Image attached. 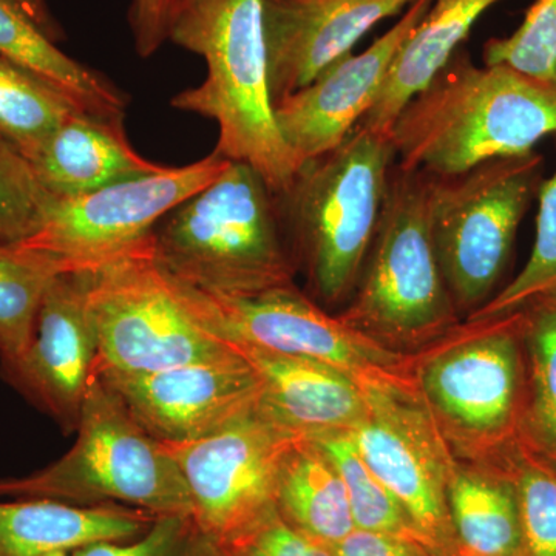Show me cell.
I'll use <instances>...</instances> for the list:
<instances>
[{"mask_svg": "<svg viewBox=\"0 0 556 556\" xmlns=\"http://www.w3.org/2000/svg\"><path fill=\"white\" fill-rule=\"evenodd\" d=\"M525 311L527 402L522 438L556 463V291Z\"/></svg>", "mask_w": 556, "mask_h": 556, "instance_id": "484cf974", "label": "cell"}, {"mask_svg": "<svg viewBox=\"0 0 556 556\" xmlns=\"http://www.w3.org/2000/svg\"><path fill=\"white\" fill-rule=\"evenodd\" d=\"M262 382L258 407L300 438L351 431L367 413L358 380L311 358L236 346Z\"/></svg>", "mask_w": 556, "mask_h": 556, "instance_id": "ac0fdd59", "label": "cell"}, {"mask_svg": "<svg viewBox=\"0 0 556 556\" xmlns=\"http://www.w3.org/2000/svg\"><path fill=\"white\" fill-rule=\"evenodd\" d=\"M54 42L17 3L0 0V56L49 83L80 112L124 121L129 102L126 94Z\"/></svg>", "mask_w": 556, "mask_h": 556, "instance_id": "603a6c76", "label": "cell"}, {"mask_svg": "<svg viewBox=\"0 0 556 556\" xmlns=\"http://www.w3.org/2000/svg\"><path fill=\"white\" fill-rule=\"evenodd\" d=\"M265 0H192L169 42L200 54L206 78L172 98V108L218 126L215 152L241 161L281 193L298 166L278 130L263 33Z\"/></svg>", "mask_w": 556, "mask_h": 556, "instance_id": "3957f363", "label": "cell"}, {"mask_svg": "<svg viewBox=\"0 0 556 556\" xmlns=\"http://www.w3.org/2000/svg\"><path fill=\"white\" fill-rule=\"evenodd\" d=\"M73 556H223L200 532L192 517H159L142 535L126 541H101Z\"/></svg>", "mask_w": 556, "mask_h": 556, "instance_id": "d6a6232c", "label": "cell"}, {"mask_svg": "<svg viewBox=\"0 0 556 556\" xmlns=\"http://www.w3.org/2000/svg\"><path fill=\"white\" fill-rule=\"evenodd\" d=\"M60 274L39 252L0 244V371L14 367L30 346L47 289Z\"/></svg>", "mask_w": 556, "mask_h": 556, "instance_id": "d4e9b609", "label": "cell"}, {"mask_svg": "<svg viewBox=\"0 0 556 556\" xmlns=\"http://www.w3.org/2000/svg\"><path fill=\"white\" fill-rule=\"evenodd\" d=\"M229 161L214 150L186 166L54 199L38 232L17 244L53 260L62 273L98 268L148 240L172 208L211 185Z\"/></svg>", "mask_w": 556, "mask_h": 556, "instance_id": "7c38bea8", "label": "cell"}, {"mask_svg": "<svg viewBox=\"0 0 556 556\" xmlns=\"http://www.w3.org/2000/svg\"><path fill=\"white\" fill-rule=\"evenodd\" d=\"M408 369L456 456L486 463L522 437L525 311L460 321L444 338L412 354Z\"/></svg>", "mask_w": 556, "mask_h": 556, "instance_id": "277c9868", "label": "cell"}, {"mask_svg": "<svg viewBox=\"0 0 556 556\" xmlns=\"http://www.w3.org/2000/svg\"><path fill=\"white\" fill-rule=\"evenodd\" d=\"M434 0H415L401 20L361 54H346L309 86L274 108L278 130L298 169L338 149L378 100L397 51Z\"/></svg>", "mask_w": 556, "mask_h": 556, "instance_id": "9a60e30c", "label": "cell"}, {"mask_svg": "<svg viewBox=\"0 0 556 556\" xmlns=\"http://www.w3.org/2000/svg\"><path fill=\"white\" fill-rule=\"evenodd\" d=\"M276 507L288 525L329 548L356 529L342 478L306 438L294 442L281 460Z\"/></svg>", "mask_w": 556, "mask_h": 556, "instance_id": "cb8c5ba5", "label": "cell"}, {"mask_svg": "<svg viewBox=\"0 0 556 556\" xmlns=\"http://www.w3.org/2000/svg\"><path fill=\"white\" fill-rule=\"evenodd\" d=\"M152 243L164 273L212 294L287 287L299 269L277 193L241 161H229L211 185L172 208Z\"/></svg>", "mask_w": 556, "mask_h": 556, "instance_id": "7a4b0ae2", "label": "cell"}, {"mask_svg": "<svg viewBox=\"0 0 556 556\" xmlns=\"http://www.w3.org/2000/svg\"><path fill=\"white\" fill-rule=\"evenodd\" d=\"M493 463L517 493L522 556H556V463L519 438Z\"/></svg>", "mask_w": 556, "mask_h": 556, "instance_id": "83f0119b", "label": "cell"}, {"mask_svg": "<svg viewBox=\"0 0 556 556\" xmlns=\"http://www.w3.org/2000/svg\"><path fill=\"white\" fill-rule=\"evenodd\" d=\"M159 518L124 506L0 500V556H73L101 541L134 540Z\"/></svg>", "mask_w": 556, "mask_h": 556, "instance_id": "d6986e66", "label": "cell"}, {"mask_svg": "<svg viewBox=\"0 0 556 556\" xmlns=\"http://www.w3.org/2000/svg\"><path fill=\"white\" fill-rule=\"evenodd\" d=\"M447 504L457 555L522 556L517 493L500 464H464L456 456Z\"/></svg>", "mask_w": 556, "mask_h": 556, "instance_id": "7402d4cb", "label": "cell"}, {"mask_svg": "<svg viewBox=\"0 0 556 556\" xmlns=\"http://www.w3.org/2000/svg\"><path fill=\"white\" fill-rule=\"evenodd\" d=\"M78 110L49 83L0 56V137L30 163Z\"/></svg>", "mask_w": 556, "mask_h": 556, "instance_id": "4316f807", "label": "cell"}, {"mask_svg": "<svg viewBox=\"0 0 556 556\" xmlns=\"http://www.w3.org/2000/svg\"><path fill=\"white\" fill-rule=\"evenodd\" d=\"M413 2L265 0L263 33L274 108L350 54L379 22L397 16Z\"/></svg>", "mask_w": 556, "mask_h": 556, "instance_id": "e0dca14e", "label": "cell"}, {"mask_svg": "<svg viewBox=\"0 0 556 556\" xmlns=\"http://www.w3.org/2000/svg\"><path fill=\"white\" fill-rule=\"evenodd\" d=\"M536 237L525 268L470 318L503 316L556 291V170L538 190Z\"/></svg>", "mask_w": 556, "mask_h": 556, "instance_id": "f546056e", "label": "cell"}, {"mask_svg": "<svg viewBox=\"0 0 556 556\" xmlns=\"http://www.w3.org/2000/svg\"><path fill=\"white\" fill-rule=\"evenodd\" d=\"M300 437L260 409L186 444H166L188 485L193 521L215 546L276 510L281 460Z\"/></svg>", "mask_w": 556, "mask_h": 556, "instance_id": "4fadbf2b", "label": "cell"}, {"mask_svg": "<svg viewBox=\"0 0 556 556\" xmlns=\"http://www.w3.org/2000/svg\"><path fill=\"white\" fill-rule=\"evenodd\" d=\"M31 166L40 185L56 199L84 195L164 167L139 155L127 139L124 121L80 110L54 131Z\"/></svg>", "mask_w": 556, "mask_h": 556, "instance_id": "ffe728a7", "label": "cell"}, {"mask_svg": "<svg viewBox=\"0 0 556 556\" xmlns=\"http://www.w3.org/2000/svg\"><path fill=\"white\" fill-rule=\"evenodd\" d=\"M556 137V87L457 51L404 105L390 131L396 166L456 177Z\"/></svg>", "mask_w": 556, "mask_h": 556, "instance_id": "6da1fadb", "label": "cell"}, {"mask_svg": "<svg viewBox=\"0 0 556 556\" xmlns=\"http://www.w3.org/2000/svg\"><path fill=\"white\" fill-rule=\"evenodd\" d=\"M535 150L431 177L430 226L439 266L463 320L496 295L519 225L544 181Z\"/></svg>", "mask_w": 556, "mask_h": 556, "instance_id": "ba28073f", "label": "cell"}, {"mask_svg": "<svg viewBox=\"0 0 556 556\" xmlns=\"http://www.w3.org/2000/svg\"><path fill=\"white\" fill-rule=\"evenodd\" d=\"M54 199L40 185L30 161L0 137V244L35 236Z\"/></svg>", "mask_w": 556, "mask_h": 556, "instance_id": "4dcf8cb0", "label": "cell"}, {"mask_svg": "<svg viewBox=\"0 0 556 556\" xmlns=\"http://www.w3.org/2000/svg\"><path fill=\"white\" fill-rule=\"evenodd\" d=\"M86 294V270L54 277L40 306L30 346L14 367L0 371L64 431L78 427L98 356Z\"/></svg>", "mask_w": 556, "mask_h": 556, "instance_id": "2e32d148", "label": "cell"}, {"mask_svg": "<svg viewBox=\"0 0 556 556\" xmlns=\"http://www.w3.org/2000/svg\"><path fill=\"white\" fill-rule=\"evenodd\" d=\"M192 0H131L129 22L135 50L150 58L169 42L170 33Z\"/></svg>", "mask_w": 556, "mask_h": 556, "instance_id": "e575fe53", "label": "cell"}, {"mask_svg": "<svg viewBox=\"0 0 556 556\" xmlns=\"http://www.w3.org/2000/svg\"><path fill=\"white\" fill-rule=\"evenodd\" d=\"M430 189V175L394 164L356 289L338 314L399 353L415 354L463 321L431 236Z\"/></svg>", "mask_w": 556, "mask_h": 556, "instance_id": "8992f818", "label": "cell"}, {"mask_svg": "<svg viewBox=\"0 0 556 556\" xmlns=\"http://www.w3.org/2000/svg\"><path fill=\"white\" fill-rule=\"evenodd\" d=\"M86 274L98 371L142 375L236 353V346L201 325L179 295L156 263L152 236Z\"/></svg>", "mask_w": 556, "mask_h": 556, "instance_id": "9c48e42d", "label": "cell"}, {"mask_svg": "<svg viewBox=\"0 0 556 556\" xmlns=\"http://www.w3.org/2000/svg\"><path fill=\"white\" fill-rule=\"evenodd\" d=\"M218 548L223 556H334L331 548L288 525L277 508Z\"/></svg>", "mask_w": 556, "mask_h": 556, "instance_id": "836d02e7", "label": "cell"}, {"mask_svg": "<svg viewBox=\"0 0 556 556\" xmlns=\"http://www.w3.org/2000/svg\"><path fill=\"white\" fill-rule=\"evenodd\" d=\"M331 551L334 556H434L419 541L361 529H354Z\"/></svg>", "mask_w": 556, "mask_h": 556, "instance_id": "d590c367", "label": "cell"}, {"mask_svg": "<svg viewBox=\"0 0 556 556\" xmlns=\"http://www.w3.org/2000/svg\"><path fill=\"white\" fill-rule=\"evenodd\" d=\"M485 65H507L556 87V0H535L517 31L484 46Z\"/></svg>", "mask_w": 556, "mask_h": 556, "instance_id": "1f68e13d", "label": "cell"}, {"mask_svg": "<svg viewBox=\"0 0 556 556\" xmlns=\"http://www.w3.org/2000/svg\"><path fill=\"white\" fill-rule=\"evenodd\" d=\"M306 439L317 445L342 478L356 529L390 533L422 543L396 497L391 495L358 453L350 431Z\"/></svg>", "mask_w": 556, "mask_h": 556, "instance_id": "f1b7e54d", "label": "cell"}, {"mask_svg": "<svg viewBox=\"0 0 556 556\" xmlns=\"http://www.w3.org/2000/svg\"><path fill=\"white\" fill-rule=\"evenodd\" d=\"M14 3L21 7L28 16L31 17L36 24L42 28L47 35L50 36L53 40L61 39V28L60 25L56 24V21L51 16L49 5H47L46 0H13Z\"/></svg>", "mask_w": 556, "mask_h": 556, "instance_id": "8d00e7d4", "label": "cell"}, {"mask_svg": "<svg viewBox=\"0 0 556 556\" xmlns=\"http://www.w3.org/2000/svg\"><path fill=\"white\" fill-rule=\"evenodd\" d=\"M75 445L49 467L0 478V500L61 501L75 506H124L156 517L193 518L188 485L166 444L150 437L118 394L93 371Z\"/></svg>", "mask_w": 556, "mask_h": 556, "instance_id": "52a82bcc", "label": "cell"}, {"mask_svg": "<svg viewBox=\"0 0 556 556\" xmlns=\"http://www.w3.org/2000/svg\"><path fill=\"white\" fill-rule=\"evenodd\" d=\"M367 413L350 431L379 481L396 497L434 556H459L447 504L456 455L417 393L412 376L361 380Z\"/></svg>", "mask_w": 556, "mask_h": 556, "instance_id": "30bf717a", "label": "cell"}, {"mask_svg": "<svg viewBox=\"0 0 556 556\" xmlns=\"http://www.w3.org/2000/svg\"><path fill=\"white\" fill-rule=\"evenodd\" d=\"M497 2L501 0H434L397 51L378 100L356 129L390 139L391 127L404 105L448 64L479 17Z\"/></svg>", "mask_w": 556, "mask_h": 556, "instance_id": "44dd1931", "label": "cell"}, {"mask_svg": "<svg viewBox=\"0 0 556 556\" xmlns=\"http://www.w3.org/2000/svg\"><path fill=\"white\" fill-rule=\"evenodd\" d=\"M170 278L201 325L230 345L311 358L358 382L408 375L412 354L390 350L351 328L294 283L249 295H219Z\"/></svg>", "mask_w": 556, "mask_h": 556, "instance_id": "8fae6325", "label": "cell"}, {"mask_svg": "<svg viewBox=\"0 0 556 556\" xmlns=\"http://www.w3.org/2000/svg\"><path fill=\"white\" fill-rule=\"evenodd\" d=\"M394 164L390 139L354 129L338 149L300 166L277 193L292 254L317 303L345 305L353 295Z\"/></svg>", "mask_w": 556, "mask_h": 556, "instance_id": "5b68a950", "label": "cell"}, {"mask_svg": "<svg viewBox=\"0 0 556 556\" xmlns=\"http://www.w3.org/2000/svg\"><path fill=\"white\" fill-rule=\"evenodd\" d=\"M94 371L163 444L211 437L257 407L262 397L257 372L239 350L217 361L142 375Z\"/></svg>", "mask_w": 556, "mask_h": 556, "instance_id": "5bb4252c", "label": "cell"}]
</instances>
